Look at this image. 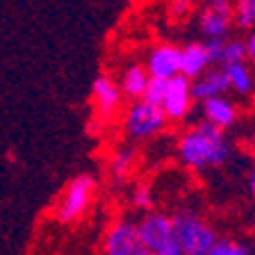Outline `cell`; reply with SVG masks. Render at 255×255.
Returning <instances> with one entry per match:
<instances>
[{"label": "cell", "instance_id": "cell-6", "mask_svg": "<svg viewBox=\"0 0 255 255\" xmlns=\"http://www.w3.org/2000/svg\"><path fill=\"white\" fill-rule=\"evenodd\" d=\"M191 105H194V96H191V80L185 75H175L166 80L164 98H162V112L166 114L171 123H180L189 117Z\"/></svg>", "mask_w": 255, "mask_h": 255}, {"label": "cell", "instance_id": "cell-8", "mask_svg": "<svg viewBox=\"0 0 255 255\" xmlns=\"http://www.w3.org/2000/svg\"><path fill=\"white\" fill-rule=\"evenodd\" d=\"M141 249L137 223L130 219H119L107 228L103 237V255H134Z\"/></svg>", "mask_w": 255, "mask_h": 255}, {"label": "cell", "instance_id": "cell-21", "mask_svg": "<svg viewBox=\"0 0 255 255\" xmlns=\"http://www.w3.org/2000/svg\"><path fill=\"white\" fill-rule=\"evenodd\" d=\"M164 87H166V80L150 78L148 85H146V91H143V96H141V101L150 103V105H162V98H164Z\"/></svg>", "mask_w": 255, "mask_h": 255}, {"label": "cell", "instance_id": "cell-7", "mask_svg": "<svg viewBox=\"0 0 255 255\" xmlns=\"http://www.w3.org/2000/svg\"><path fill=\"white\" fill-rule=\"evenodd\" d=\"M235 21V9L230 0H207L201 9L198 30L205 39H226Z\"/></svg>", "mask_w": 255, "mask_h": 255}, {"label": "cell", "instance_id": "cell-9", "mask_svg": "<svg viewBox=\"0 0 255 255\" xmlns=\"http://www.w3.org/2000/svg\"><path fill=\"white\" fill-rule=\"evenodd\" d=\"M123 98H126V96H123L119 82L112 80L107 73H101L94 80V85H91V101H94V107H96V112H98V117L112 119L119 112Z\"/></svg>", "mask_w": 255, "mask_h": 255}, {"label": "cell", "instance_id": "cell-12", "mask_svg": "<svg viewBox=\"0 0 255 255\" xmlns=\"http://www.w3.org/2000/svg\"><path fill=\"white\" fill-rule=\"evenodd\" d=\"M230 91L228 75L221 66H210L203 75H198L196 80H191V96L194 101H205L212 96H226Z\"/></svg>", "mask_w": 255, "mask_h": 255}, {"label": "cell", "instance_id": "cell-1", "mask_svg": "<svg viewBox=\"0 0 255 255\" xmlns=\"http://www.w3.org/2000/svg\"><path fill=\"white\" fill-rule=\"evenodd\" d=\"M175 153L182 166L191 171H207L226 164L233 155V146L226 137V130H219L207 121H198L180 134Z\"/></svg>", "mask_w": 255, "mask_h": 255}, {"label": "cell", "instance_id": "cell-24", "mask_svg": "<svg viewBox=\"0 0 255 255\" xmlns=\"http://www.w3.org/2000/svg\"><path fill=\"white\" fill-rule=\"evenodd\" d=\"M187 5H189V0H175V9H178V11H185L187 9Z\"/></svg>", "mask_w": 255, "mask_h": 255}, {"label": "cell", "instance_id": "cell-20", "mask_svg": "<svg viewBox=\"0 0 255 255\" xmlns=\"http://www.w3.org/2000/svg\"><path fill=\"white\" fill-rule=\"evenodd\" d=\"M130 203H132V207L141 210V212H150V207H153V203H155L150 185H143V182L141 185H134L132 189H130Z\"/></svg>", "mask_w": 255, "mask_h": 255}, {"label": "cell", "instance_id": "cell-16", "mask_svg": "<svg viewBox=\"0 0 255 255\" xmlns=\"http://www.w3.org/2000/svg\"><path fill=\"white\" fill-rule=\"evenodd\" d=\"M134 162H137V153L132 148H119L117 153L112 155L110 159V171L114 178L123 180L130 175V171L134 169Z\"/></svg>", "mask_w": 255, "mask_h": 255}, {"label": "cell", "instance_id": "cell-18", "mask_svg": "<svg viewBox=\"0 0 255 255\" xmlns=\"http://www.w3.org/2000/svg\"><path fill=\"white\" fill-rule=\"evenodd\" d=\"M235 21L239 30H255V0H235Z\"/></svg>", "mask_w": 255, "mask_h": 255}, {"label": "cell", "instance_id": "cell-23", "mask_svg": "<svg viewBox=\"0 0 255 255\" xmlns=\"http://www.w3.org/2000/svg\"><path fill=\"white\" fill-rule=\"evenodd\" d=\"M249 189H251V196L255 198V171L249 175Z\"/></svg>", "mask_w": 255, "mask_h": 255}, {"label": "cell", "instance_id": "cell-4", "mask_svg": "<svg viewBox=\"0 0 255 255\" xmlns=\"http://www.w3.org/2000/svg\"><path fill=\"white\" fill-rule=\"evenodd\" d=\"M96 196V178L89 173H80L66 185L55 205V219L59 223H73L87 214Z\"/></svg>", "mask_w": 255, "mask_h": 255}, {"label": "cell", "instance_id": "cell-14", "mask_svg": "<svg viewBox=\"0 0 255 255\" xmlns=\"http://www.w3.org/2000/svg\"><path fill=\"white\" fill-rule=\"evenodd\" d=\"M148 80H150V75H148V71H146V66H141V64H130V66L123 69L121 80H119V87H121L126 98L139 101L143 96V91H146Z\"/></svg>", "mask_w": 255, "mask_h": 255}, {"label": "cell", "instance_id": "cell-5", "mask_svg": "<svg viewBox=\"0 0 255 255\" xmlns=\"http://www.w3.org/2000/svg\"><path fill=\"white\" fill-rule=\"evenodd\" d=\"M169 119L159 105H150L146 101H132V105L123 114V132L132 141H148L157 137L166 128Z\"/></svg>", "mask_w": 255, "mask_h": 255}, {"label": "cell", "instance_id": "cell-22", "mask_svg": "<svg viewBox=\"0 0 255 255\" xmlns=\"http://www.w3.org/2000/svg\"><path fill=\"white\" fill-rule=\"evenodd\" d=\"M244 43H246V59H251L255 64V30H251V34L244 39Z\"/></svg>", "mask_w": 255, "mask_h": 255}, {"label": "cell", "instance_id": "cell-15", "mask_svg": "<svg viewBox=\"0 0 255 255\" xmlns=\"http://www.w3.org/2000/svg\"><path fill=\"white\" fill-rule=\"evenodd\" d=\"M228 75V85H230V91L239 96H251L255 89V78L251 73L249 64L246 62H237V64H230V66H221Z\"/></svg>", "mask_w": 255, "mask_h": 255}, {"label": "cell", "instance_id": "cell-10", "mask_svg": "<svg viewBox=\"0 0 255 255\" xmlns=\"http://www.w3.org/2000/svg\"><path fill=\"white\" fill-rule=\"evenodd\" d=\"M146 71L150 78L159 80L180 75V48L173 43H157L146 57Z\"/></svg>", "mask_w": 255, "mask_h": 255}, {"label": "cell", "instance_id": "cell-19", "mask_svg": "<svg viewBox=\"0 0 255 255\" xmlns=\"http://www.w3.org/2000/svg\"><path fill=\"white\" fill-rule=\"evenodd\" d=\"M207 255H251V249L239 242V239H230V237H219L217 244L212 246V251Z\"/></svg>", "mask_w": 255, "mask_h": 255}, {"label": "cell", "instance_id": "cell-11", "mask_svg": "<svg viewBox=\"0 0 255 255\" xmlns=\"http://www.w3.org/2000/svg\"><path fill=\"white\" fill-rule=\"evenodd\" d=\"M201 112H203V121L217 126L219 130L233 128L239 119V107L230 101L228 96H212V98L201 101Z\"/></svg>", "mask_w": 255, "mask_h": 255}, {"label": "cell", "instance_id": "cell-17", "mask_svg": "<svg viewBox=\"0 0 255 255\" xmlns=\"http://www.w3.org/2000/svg\"><path fill=\"white\" fill-rule=\"evenodd\" d=\"M237 62H246V43L242 39H223L221 55H219L217 66H230Z\"/></svg>", "mask_w": 255, "mask_h": 255}, {"label": "cell", "instance_id": "cell-13", "mask_svg": "<svg viewBox=\"0 0 255 255\" xmlns=\"http://www.w3.org/2000/svg\"><path fill=\"white\" fill-rule=\"evenodd\" d=\"M212 66L207 55L205 41H189L180 48V75L189 80H196Z\"/></svg>", "mask_w": 255, "mask_h": 255}, {"label": "cell", "instance_id": "cell-25", "mask_svg": "<svg viewBox=\"0 0 255 255\" xmlns=\"http://www.w3.org/2000/svg\"><path fill=\"white\" fill-rule=\"evenodd\" d=\"M134 255H150V253H148V251H143V249H139V251H137V253H134Z\"/></svg>", "mask_w": 255, "mask_h": 255}, {"label": "cell", "instance_id": "cell-3", "mask_svg": "<svg viewBox=\"0 0 255 255\" xmlns=\"http://www.w3.org/2000/svg\"><path fill=\"white\" fill-rule=\"evenodd\" d=\"M139 244L150 255H182V249L175 239L171 214L164 212H143L137 221Z\"/></svg>", "mask_w": 255, "mask_h": 255}, {"label": "cell", "instance_id": "cell-2", "mask_svg": "<svg viewBox=\"0 0 255 255\" xmlns=\"http://www.w3.org/2000/svg\"><path fill=\"white\" fill-rule=\"evenodd\" d=\"M171 221H173V233L182 249V255H207L217 244L219 235L214 226L196 210L182 207L171 214Z\"/></svg>", "mask_w": 255, "mask_h": 255}]
</instances>
